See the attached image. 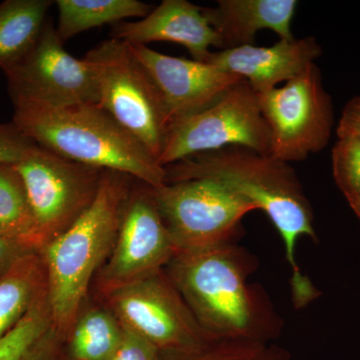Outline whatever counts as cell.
<instances>
[{"label":"cell","instance_id":"ac0fdd59","mask_svg":"<svg viewBox=\"0 0 360 360\" xmlns=\"http://www.w3.org/2000/svg\"><path fill=\"white\" fill-rule=\"evenodd\" d=\"M47 293L46 269L40 252L20 258L0 276V340Z\"/></svg>","mask_w":360,"mask_h":360},{"label":"cell","instance_id":"52a82bcc","mask_svg":"<svg viewBox=\"0 0 360 360\" xmlns=\"http://www.w3.org/2000/svg\"><path fill=\"white\" fill-rule=\"evenodd\" d=\"M270 130V153L290 163L323 150L335 124L331 97L315 63L281 87L258 94Z\"/></svg>","mask_w":360,"mask_h":360},{"label":"cell","instance_id":"7402d4cb","mask_svg":"<svg viewBox=\"0 0 360 360\" xmlns=\"http://www.w3.org/2000/svg\"><path fill=\"white\" fill-rule=\"evenodd\" d=\"M160 360H292L290 352L269 342L210 338L186 349L160 350Z\"/></svg>","mask_w":360,"mask_h":360},{"label":"cell","instance_id":"8fae6325","mask_svg":"<svg viewBox=\"0 0 360 360\" xmlns=\"http://www.w3.org/2000/svg\"><path fill=\"white\" fill-rule=\"evenodd\" d=\"M125 328L160 350L198 347L210 336L203 330L165 269L101 298Z\"/></svg>","mask_w":360,"mask_h":360},{"label":"cell","instance_id":"83f0119b","mask_svg":"<svg viewBox=\"0 0 360 360\" xmlns=\"http://www.w3.org/2000/svg\"><path fill=\"white\" fill-rule=\"evenodd\" d=\"M37 252L0 236V276L8 271L20 258Z\"/></svg>","mask_w":360,"mask_h":360},{"label":"cell","instance_id":"e0dca14e","mask_svg":"<svg viewBox=\"0 0 360 360\" xmlns=\"http://www.w3.org/2000/svg\"><path fill=\"white\" fill-rule=\"evenodd\" d=\"M122 338V322L103 302H86L66 336V360H111Z\"/></svg>","mask_w":360,"mask_h":360},{"label":"cell","instance_id":"30bf717a","mask_svg":"<svg viewBox=\"0 0 360 360\" xmlns=\"http://www.w3.org/2000/svg\"><path fill=\"white\" fill-rule=\"evenodd\" d=\"M176 253L150 186L135 180L115 245L92 283L94 298L165 269Z\"/></svg>","mask_w":360,"mask_h":360},{"label":"cell","instance_id":"6da1fadb","mask_svg":"<svg viewBox=\"0 0 360 360\" xmlns=\"http://www.w3.org/2000/svg\"><path fill=\"white\" fill-rule=\"evenodd\" d=\"M165 169V184L208 180L248 201L255 210H264L283 238L292 270L295 307H305L319 295L296 262L298 239L305 236L316 240V234L311 205L290 163L241 146H227L189 156Z\"/></svg>","mask_w":360,"mask_h":360},{"label":"cell","instance_id":"2e32d148","mask_svg":"<svg viewBox=\"0 0 360 360\" xmlns=\"http://www.w3.org/2000/svg\"><path fill=\"white\" fill-rule=\"evenodd\" d=\"M296 0H219L202 13L221 41V51L252 45L257 33L269 30L281 39H293L291 21Z\"/></svg>","mask_w":360,"mask_h":360},{"label":"cell","instance_id":"d4e9b609","mask_svg":"<svg viewBox=\"0 0 360 360\" xmlns=\"http://www.w3.org/2000/svg\"><path fill=\"white\" fill-rule=\"evenodd\" d=\"M160 354L153 343L123 326L122 343L111 360H160Z\"/></svg>","mask_w":360,"mask_h":360},{"label":"cell","instance_id":"4fadbf2b","mask_svg":"<svg viewBox=\"0 0 360 360\" xmlns=\"http://www.w3.org/2000/svg\"><path fill=\"white\" fill-rule=\"evenodd\" d=\"M129 45L160 92L170 125L212 105L243 80L210 63L165 56L146 45Z\"/></svg>","mask_w":360,"mask_h":360},{"label":"cell","instance_id":"44dd1931","mask_svg":"<svg viewBox=\"0 0 360 360\" xmlns=\"http://www.w3.org/2000/svg\"><path fill=\"white\" fill-rule=\"evenodd\" d=\"M0 236L33 251L44 248L25 186L13 165H0Z\"/></svg>","mask_w":360,"mask_h":360},{"label":"cell","instance_id":"5b68a950","mask_svg":"<svg viewBox=\"0 0 360 360\" xmlns=\"http://www.w3.org/2000/svg\"><path fill=\"white\" fill-rule=\"evenodd\" d=\"M84 58L96 70L99 105L158 161L169 130V118L160 92L130 45L110 39Z\"/></svg>","mask_w":360,"mask_h":360},{"label":"cell","instance_id":"8992f818","mask_svg":"<svg viewBox=\"0 0 360 360\" xmlns=\"http://www.w3.org/2000/svg\"><path fill=\"white\" fill-rule=\"evenodd\" d=\"M241 146L269 155L270 130L258 94L243 79L212 105L170 125L161 167L208 151Z\"/></svg>","mask_w":360,"mask_h":360},{"label":"cell","instance_id":"603a6c76","mask_svg":"<svg viewBox=\"0 0 360 360\" xmlns=\"http://www.w3.org/2000/svg\"><path fill=\"white\" fill-rule=\"evenodd\" d=\"M331 156L336 186L350 202L360 196V137L338 139Z\"/></svg>","mask_w":360,"mask_h":360},{"label":"cell","instance_id":"ba28073f","mask_svg":"<svg viewBox=\"0 0 360 360\" xmlns=\"http://www.w3.org/2000/svg\"><path fill=\"white\" fill-rule=\"evenodd\" d=\"M150 189L177 252L232 243L243 217L257 210L208 180H186Z\"/></svg>","mask_w":360,"mask_h":360},{"label":"cell","instance_id":"277c9868","mask_svg":"<svg viewBox=\"0 0 360 360\" xmlns=\"http://www.w3.org/2000/svg\"><path fill=\"white\" fill-rule=\"evenodd\" d=\"M135 179L104 170L96 200L68 231L39 251L47 276L52 328L66 338L110 257Z\"/></svg>","mask_w":360,"mask_h":360},{"label":"cell","instance_id":"7a4b0ae2","mask_svg":"<svg viewBox=\"0 0 360 360\" xmlns=\"http://www.w3.org/2000/svg\"><path fill=\"white\" fill-rule=\"evenodd\" d=\"M255 269V257L231 243L177 252L165 270L210 338L269 342L283 322L264 290L248 283Z\"/></svg>","mask_w":360,"mask_h":360},{"label":"cell","instance_id":"f1b7e54d","mask_svg":"<svg viewBox=\"0 0 360 360\" xmlns=\"http://www.w3.org/2000/svg\"><path fill=\"white\" fill-rule=\"evenodd\" d=\"M348 203H349L350 207L352 208V210H354L355 214L357 215L360 220V196Z\"/></svg>","mask_w":360,"mask_h":360},{"label":"cell","instance_id":"ffe728a7","mask_svg":"<svg viewBox=\"0 0 360 360\" xmlns=\"http://www.w3.org/2000/svg\"><path fill=\"white\" fill-rule=\"evenodd\" d=\"M56 30L63 42L79 33L129 18H143L153 9L139 0H56Z\"/></svg>","mask_w":360,"mask_h":360},{"label":"cell","instance_id":"3957f363","mask_svg":"<svg viewBox=\"0 0 360 360\" xmlns=\"http://www.w3.org/2000/svg\"><path fill=\"white\" fill-rule=\"evenodd\" d=\"M13 101V124L37 146L75 162L129 174L151 187L165 184V167L99 104L56 108Z\"/></svg>","mask_w":360,"mask_h":360},{"label":"cell","instance_id":"d6986e66","mask_svg":"<svg viewBox=\"0 0 360 360\" xmlns=\"http://www.w3.org/2000/svg\"><path fill=\"white\" fill-rule=\"evenodd\" d=\"M51 0H6L0 4V68L20 61L39 39Z\"/></svg>","mask_w":360,"mask_h":360},{"label":"cell","instance_id":"7c38bea8","mask_svg":"<svg viewBox=\"0 0 360 360\" xmlns=\"http://www.w3.org/2000/svg\"><path fill=\"white\" fill-rule=\"evenodd\" d=\"M58 30L47 21L39 39L18 63L4 70L11 98L65 108L99 103L94 66L65 51Z\"/></svg>","mask_w":360,"mask_h":360},{"label":"cell","instance_id":"5bb4252c","mask_svg":"<svg viewBox=\"0 0 360 360\" xmlns=\"http://www.w3.org/2000/svg\"><path fill=\"white\" fill-rule=\"evenodd\" d=\"M201 8L187 0H163L141 20L111 26V39L146 46L155 41L174 42L188 49L194 60L206 63L210 47L221 49V41Z\"/></svg>","mask_w":360,"mask_h":360},{"label":"cell","instance_id":"4316f807","mask_svg":"<svg viewBox=\"0 0 360 360\" xmlns=\"http://www.w3.org/2000/svg\"><path fill=\"white\" fill-rule=\"evenodd\" d=\"M336 134L338 139L360 137V96L350 99L343 108Z\"/></svg>","mask_w":360,"mask_h":360},{"label":"cell","instance_id":"484cf974","mask_svg":"<svg viewBox=\"0 0 360 360\" xmlns=\"http://www.w3.org/2000/svg\"><path fill=\"white\" fill-rule=\"evenodd\" d=\"M22 360H66L65 338L51 326Z\"/></svg>","mask_w":360,"mask_h":360},{"label":"cell","instance_id":"cb8c5ba5","mask_svg":"<svg viewBox=\"0 0 360 360\" xmlns=\"http://www.w3.org/2000/svg\"><path fill=\"white\" fill-rule=\"evenodd\" d=\"M37 146L13 123H0V165H13L22 160Z\"/></svg>","mask_w":360,"mask_h":360},{"label":"cell","instance_id":"9c48e42d","mask_svg":"<svg viewBox=\"0 0 360 360\" xmlns=\"http://www.w3.org/2000/svg\"><path fill=\"white\" fill-rule=\"evenodd\" d=\"M13 167L22 180L44 248L86 212L96 200L104 172L37 144Z\"/></svg>","mask_w":360,"mask_h":360},{"label":"cell","instance_id":"9a60e30c","mask_svg":"<svg viewBox=\"0 0 360 360\" xmlns=\"http://www.w3.org/2000/svg\"><path fill=\"white\" fill-rule=\"evenodd\" d=\"M314 37L281 39L271 46H245L212 52L206 63L246 80L257 94L297 77L321 56Z\"/></svg>","mask_w":360,"mask_h":360}]
</instances>
